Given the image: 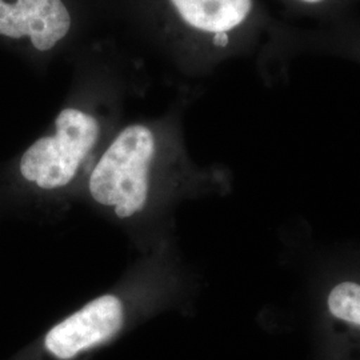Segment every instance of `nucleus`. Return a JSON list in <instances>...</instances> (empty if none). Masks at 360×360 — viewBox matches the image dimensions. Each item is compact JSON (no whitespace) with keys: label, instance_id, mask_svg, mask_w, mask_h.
I'll use <instances>...</instances> for the list:
<instances>
[{"label":"nucleus","instance_id":"7ed1b4c3","mask_svg":"<svg viewBox=\"0 0 360 360\" xmlns=\"http://www.w3.org/2000/svg\"><path fill=\"white\" fill-rule=\"evenodd\" d=\"M122 324L120 299L111 294L99 296L53 326L46 335L44 346L58 359H72L112 338Z\"/></svg>","mask_w":360,"mask_h":360},{"label":"nucleus","instance_id":"f257e3e1","mask_svg":"<svg viewBox=\"0 0 360 360\" xmlns=\"http://www.w3.org/2000/svg\"><path fill=\"white\" fill-rule=\"evenodd\" d=\"M155 154L156 138L147 126L120 131L91 172V198L117 218L138 215L148 202Z\"/></svg>","mask_w":360,"mask_h":360},{"label":"nucleus","instance_id":"423d86ee","mask_svg":"<svg viewBox=\"0 0 360 360\" xmlns=\"http://www.w3.org/2000/svg\"><path fill=\"white\" fill-rule=\"evenodd\" d=\"M327 304L336 319L360 328V284L343 282L335 285Z\"/></svg>","mask_w":360,"mask_h":360},{"label":"nucleus","instance_id":"f03ea898","mask_svg":"<svg viewBox=\"0 0 360 360\" xmlns=\"http://www.w3.org/2000/svg\"><path fill=\"white\" fill-rule=\"evenodd\" d=\"M99 134L95 116L74 107L62 110L55 119L53 134L40 138L22 155V176L46 191L67 187L77 178Z\"/></svg>","mask_w":360,"mask_h":360},{"label":"nucleus","instance_id":"0eeeda50","mask_svg":"<svg viewBox=\"0 0 360 360\" xmlns=\"http://www.w3.org/2000/svg\"><path fill=\"white\" fill-rule=\"evenodd\" d=\"M302 1H306V3H318V1H322V0H302Z\"/></svg>","mask_w":360,"mask_h":360},{"label":"nucleus","instance_id":"20e7f679","mask_svg":"<svg viewBox=\"0 0 360 360\" xmlns=\"http://www.w3.org/2000/svg\"><path fill=\"white\" fill-rule=\"evenodd\" d=\"M71 15L63 0H0V37L28 40L40 52L67 37Z\"/></svg>","mask_w":360,"mask_h":360},{"label":"nucleus","instance_id":"39448f33","mask_svg":"<svg viewBox=\"0 0 360 360\" xmlns=\"http://www.w3.org/2000/svg\"><path fill=\"white\" fill-rule=\"evenodd\" d=\"M180 18L195 30L223 35L240 26L252 0H169Z\"/></svg>","mask_w":360,"mask_h":360}]
</instances>
